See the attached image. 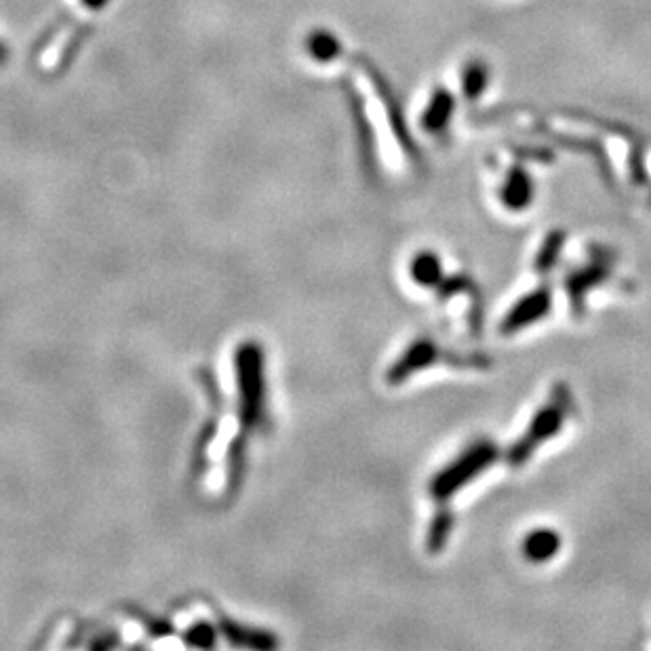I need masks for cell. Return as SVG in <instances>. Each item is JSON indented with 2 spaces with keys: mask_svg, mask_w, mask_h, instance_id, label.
<instances>
[{
  "mask_svg": "<svg viewBox=\"0 0 651 651\" xmlns=\"http://www.w3.org/2000/svg\"><path fill=\"white\" fill-rule=\"evenodd\" d=\"M239 388H241V409L243 422L253 426L260 418L262 411V357L258 344H245L239 350Z\"/></svg>",
  "mask_w": 651,
  "mask_h": 651,
  "instance_id": "obj_1",
  "label": "cell"
},
{
  "mask_svg": "<svg viewBox=\"0 0 651 651\" xmlns=\"http://www.w3.org/2000/svg\"><path fill=\"white\" fill-rule=\"evenodd\" d=\"M557 546H559V540L555 534H552V531H536V534L527 540L525 550L531 559L544 561V559L555 555Z\"/></svg>",
  "mask_w": 651,
  "mask_h": 651,
  "instance_id": "obj_2",
  "label": "cell"
},
{
  "mask_svg": "<svg viewBox=\"0 0 651 651\" xmlns=\"http://www.w3.org/2000/svg\"><path fill=\"white\" fill-rule=\"evenodd\" d=\"M439 270H441L439 260L428 258V255H424V258L416 260V264H413V274H416L418 283H424V285L434 283V279L439 276Z\"/></svg>",
  "mask_w": 651,
  "mask_h": 651,
  "instance_id": "obj_3",
  "label": "cell"
},
{
  "mask_svg": "<svg viewBox=\"0 0 651 651\" xmlns=\"http://www.w3.org/2000/svg\"><path fill=\"white\" fill-rule=\"evenodd\" d=\"M542 310H544V298H542V295H538V300H531L529 304L519 306V310H517L515 314H512L510 323H515V325H519V323H527V321H531V319L540 317V312H542Z\"/></svg>",
  "mask_w": 651,
  "mask_h": 651,
  "instance_id": "obj_4",
  "label": "cell"
},
{
  "mask_svg": "<svg viewBox=\"0 0 651 651\" xmlns=\"http://www.w3.org/2000/svg\"><path fill=\"white\" fill-rule=\"evenodd\" d=\"M186 635H188V643L190 645H211V641L205 639V637H211L213 633H211L209 626L199 624V626H194L192 630H188Z\"/></svg>",
  "mask_w": 651,
  "mask_h": 651,
  "instance_id": "obj_5",
  "label": "cell"
},
{
  "mask_svg": "<svg viewBox=\"0 0 651 651\" xmlns=\"http://www.w3.org/2000/svg\"><path fill=\"white\" fill-rule=\"evenodd\" d=\"M0 59H3V47H0Z\"/></svg>",
  "mask_w": 651,
  "mask_h": 651,
  "instance_id": "obj_6",
  "label": "cell"
}]
</instances>
